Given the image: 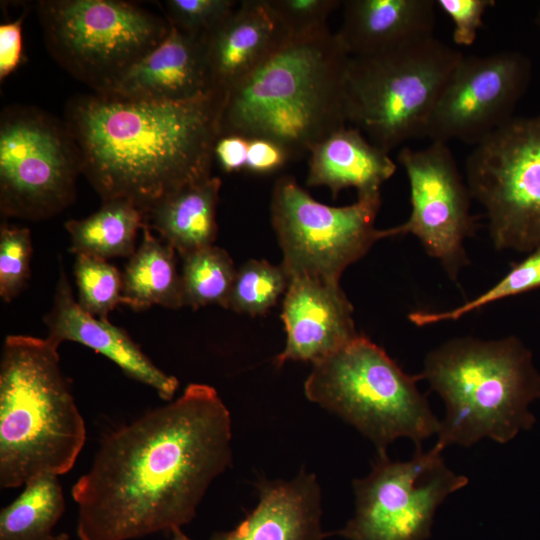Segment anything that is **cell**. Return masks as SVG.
I'll use <instances>...</instances> for the list:
<instances>
[{
  "instance_id": "cell-1",
  "label": "cell",
  "mask_w": 540,
  "mask_h": 540,
  "mask_svg": "<svg viewBox=\"0 0 540 540\" xmlns=\"http://www.w3.org/2000/svg\"><path fill=\"white\" fill-rule=\"evenodd\" d=\"M229 410L217 391L191 383L168 404L101 440L72 487L80 540H131L190 523L232 461Z\"/></svg>"
},
{
  "instance_id": "cell-2",
  "label": "cell",
  "mask_w": 540,
  "mask_h": 540,
  "mask_svg": "<svg viewBox=\"0 0 540 540\" xmlns=\"http://www.w3.org/2000/svg\"><path fill=\"white\" fill-rule=\"evenodd\" d=\"M224 96L151 102L108 94L68 101L64 121L82 174L102 201L126 200L145 214L180 188L210 178Z\"/></svg>"
},
{
  "instance_id": "cell-3",
  "label": "cell",
  "mask_w": 540,
  "mask_h": 540,
  "mask_svg": "<svg viewBox=\"0 0 540 540\" xmlns=\"http://www.w3.org/2000/svg\"><path fill=\"white\" fill-rule=\"evenodd\" d=\"M349 60L350 55L328 27L290 36L225 94L220 136L271 140L281 145L290 159L309 153L347 123Z\"/></svg>"
},
{
  "instance_id": "cell-4",
  "label": "cell",
  "mask_w": 540,
  "mask_h": 540,
  "mask_svg": "<svg viewBox=\"0 0 540 540\" xmlns=\"http://www.w3.org/2000/svg\"><path fill=\"white\" fill-rule=\"evenodd\" d=\"M48 338L6 337L0 361V487L69 472L85 440L84 419Z\"/></svg>"
},
{
  "instance_id": "cell-5",
  "label": "cell",
  "mask_w": 540,
  "mask_h": 540,
  "mask_svg": "<svg viewBox=\"0 0 540 540\" xmlns=\"http://www.w3.org/2000/svg\"><path fill=\"white\" fill-rule=\"evenodd\" d=\"M418 375L445 404L435 443L443 450L484 438L504 444L536 421L529 406L540 398V372L515 336L448 340L428 353Z\"/></svg>"
},
{
  "instance_id": "cell-6",
  "label": "cell",
  "mask_w": 540,
  "mask_h": 540,
  "mask_svg": "<svg viewBox=\"0 0 540 540\" xmlns=\"http://www.w3.org/2000/svg\"><path fill=\"white\" fill-rule=\"evenodd\" d=\"M419 380L359 334L313 364L304 392L308 400L354 426L377 452H384L399 438L421 447L440 430V420L417 387Z\"/></svg>"
},
{
  "instance_id": "cell-7",
  "label": "cell",
  "mask_w": 540,
  "mask_h": 540,
  "mask_svg": "<svg viewBox=\"0 0 540 540\" xmlns=\"http://www.w3.org/2000/svg\"><path fill=\"white\" fill-rule=\"evenodd\" d=\"M463 56L433 34L379 54L350 57L347 122L388 153L425 137L430 116Z\"/></svg>"
},
{
  "instance_id": "cell-8",
  "label": "cell",
  "mask_w": 540,
  "mask_h": 540,
  "mask_svg": "<svg viewBox=\"0 0 540 540\" xmlns=\"http://www.w3.org/2000/svg\"><path fill=\"white\" fill-rule=\"evenodd\" d=\"M37 7L51 55L96 93L108 92L171 28L166 17L121 0H45Z\"/></svg>"
},
{
  "instance_id": "cell-9",
  "label": "cell",
  "mask_w": 540,
  "mask_h": 540,
  "mask_svg": "<svg viewBox=\"0 0 540 540\" xmlns=\"http://www.w3.org/2000/svg\"><path fill=\"white\" fill-rule=\"evenodd\" d=\"M79 147L65 121L31 106L0 117V212L31 221L51 218L75 199Z\"/></svg>"
},
{
  "instance_id": "cell-10",
  "label": "cell",
  "mask_w": 540,
  "mask_h": 540,
  "mask_svg": "<svg viewBox=\"0 0 540 540\" xmlns=\"http://www.w3.org/2000/svg\"><path fill=\"white\" fill-rule=\"evenodd\" d=\"M472 199L485 210L498 250L540 244V113L514 117L475 145L466 160Z\"/></svg>"
},
{
  "instance_id": "cell-11",
  "label": "cell",
  "mask_w": 540,
  "mask_h": 540,
  "mask_svg": "<svg viewBox=\"0 0 540 540\" xmlns=\"http://www.w3.org/2000/svg\"><path fill=\"white\" fill-rule=\"evenodd\" d=\"M380 193L358 196L355 203H320L292 176L273 188L271 220L289 278L309 277L339 283L343 271L382 238L375 227Z\"/></svg>"
},
{
  "instance_id": "cell-12",
  "label": "cell",
  "mask_w": 540,
  "mask_h": 540,
  "mask_svg": "<svg viewBox=\"0 0 540 540\" xmlns=\"http://www.w3.org/2000/svg\"><path fill=\"white\" fill-rule=\"evenodd\" d=\"M439 446L417 447L407 461L378 452L370 473L353 481L354 516L332 532L347 540H427L435 512L468 478L450 470Z\"/></svg>"
},
{
  "instance_id": "cell-13",
  "label": "cell",
  "mask_w": 540,
  "mask_h": 540,
  "mask_svg": "<svg viewBox=\"0 0 540 540\" xmlns=\"http://www.w3.org/2000/svg\"><path fill=\"white\" fill-rule=\"evenodd\" d=\"M410 187L411 213L402 224L382 229V238L412 234L428 255L456 280L468 263L465 240L475 229L471 194L446 143L404 147L398 153Z\"/></svg>"
},
{
  "instance_id": "cell-14",
  "label": "cell",
  "mask_w": 540,
  "mask_h": 540,
  "mask_svg": "<svg viewBox=\"0 0 540 540\" xmlns=\"http://www.w3.org/2000/svg\"><path fill=\"white\" fill-rule=\"evenodd\" d=\"M531 77V61L519 51L463 56L430 116L425 137L479 144L515 117Z\"/></svg>"
},
{
  "instance_id": "cell-15",
  "label": "cell",
  "mask_w": 540,
  "mask_h": 540,
  "mask_svg": "<svg viewBox=\"0 0 540 540\" xmlns=\"http://www.w3.org/2000/svg\"><path fill=\"white\" fill-rule=\"evenodd\" d=\"M281 319L287 338L274 359L277 367L287 361L315 364L359 336L353 306L337 282L291 278Z\"/></svg>"
},
{
  "instance_id": "cell-16",
  "label": "cell",
  "mask_w": 540,
  "mask_h": 540,
  "mask_svg": "<svg viewBox=\"0 0 540 540\" xmlns=\"http://www.w3.org/2000/svg\"><path fill=\"white\" fill-rule=\"evenodd\" d=\"M211 93L204 36L171 25L160 44L101 94L151 102H184Z\"/></svg>"
},
{
  "instance_id": "cell-17",
  "label": "cell",
  "mask_w": 540,
  "mask_h": 540,
  "mask_svg": "<svg viewBox=\"0 0 540 540\" xmlns=\"http://www.w3.org/2000/svg\"><path fill=\"white\" fill-rule=\"evenodd\" d=\"M44 322L48 328L46 338L52 342L60 345L73 341L89 347L114 362L130 378L153 388L162 399H173L179 385L177 378L159 369L124 329L82 309L63 268Z\"/></svg>"
},
{
  "instance_id": "cell-18",
  "label": "cell",
  "mask_w": 540,
  "mask_h": 540,
  "mask_svg": "<svg viewBox=\"0 0 540 540\" xmlns=\"http://www.w3.org/2000/svg\"><path fill=\"white\" fill-rule=\"evenodd\" d=\"M289 38L267 0L241 1L204 36L213 92L225 96Z\"/></svg>"
},
{
  "instance_id": "cell-19",
  "label": "cell",
  "mask_w": 540,
  "mask_h": 540,
  "mask_svg": "<svg viewBox=\"0 0 540 540\" xmlns=\"http://www.w3.org/2000/svg\"><path fill=\"white\" fill-rule=\"evenodd\" d=\"M259 500L232 530L215 532L210 540H323L321 490L313 473L294 479L260 480Z\"/></svg>"
},
{
  "instance_id": "cell-20",
  "label": "cell",
  "mask_w": 540,
  "mask_h": 540,
  "mask_svg": "<svg viewBox=\"0 0 540 540\" xmlns=\"http://www.w3.org/2000/svg\"><path fill=\"white\" fill-rule=\"evenodd\" d=\"M336 33L350 57L379 54L433 35L434 0H345Z\"/></svg>"
},
{
  "instance_id": "cell-21",
  "label": "cell",
  "mask_w": 540,
  "mask_h": 540,
  "mask_svg": "<svg viewBox=\"0 0 540 540\" xmlns=\"http://www.w3.org/2000/svg\"><path fill=\"white\" fill-rule=\"evenodd\" d=\"M308 186H326L334 198L348 187L358 196L380 193L393 176L396 163L355 127H343L309 151Z\"/></svg>"
},
{
  "instance_id": "cell-22",
  "label": "cell",
  "mask_w": 540,
  "mask_h": 540,
  "mask_svg": "<svg viewBox=\"0 0 540 540\" xmlns=\"http://www.w3.org/2000/svg\"><path fill=\"white\" fill-rule=\"evenodd\" d=\"M221 179L186 185L156 203L146 213V225L181 258L212 246L217 236L216 207Z\"/></svg>"
},
{
  "instance_id": "cell-23",
  "label": "cell",
  "mask_w": 540,
  "mask_h": 540,
  "mask_svg": "<svg viewBox=\"0 0 540 540\" xmlns=\"http://www.w3.org/2000/svg\"><path fill=\"white\" fill-rule=\"evenodd\" d=\"M176 251L145 225L142 240L122 273L123 304L134 310L153 305L169 309L184 306Z\"/></svg>"
},
{
  "instance_id": "cell-24",
  "label": "cell",
  "mask_w": 540,
  "mask_h": 540,
  "mask_svg": "<svg viewBox=\"0 0 540 540\" xmlns=\"http://www.w3.org/2000/svg\"><path fill=\"white\" fill-rule=\"evenodd\" d=\"M146 225V214L129 201H102L99 210L80 220H69V251L104 260L131 257L136 250L139 230Z\"/></svg>"
},
{
  "instance_id": "cell-25",
  "label": "cell",
  "mask_w": 540,
  "mask_h": 540,
  "mask_svg": "<svg viewBox=\"0 0 540 540\" xmlns=\"http://www.w3.org/2000/svg\"><path fill=\"white\" fill-rule=\"evenodd\" d=\"M0 513V540H45L65 510L59 476L40 474Z\"/></svg>"
},
{
  "instance_id": "cell-26",
  "label": "cell",
  "mask_w": 540,
  "mask_h": 540,
  "mask_svg": "<svg viewBox=\"0 0 540 540\" xmlns=\"http://www.w3.org/2000/svg\"><path fill=\"white\" fill-rule=\"evenodd\" d=\"M236 271L228 252L214 245L182 257L184 306L196 310L217 304L225 308Z\"/></svg>"
},
{
  "instance_id": "cell-27",
  "label": "cell",
  "mask_w": 540,
  "mask_h": 540,
  "mask_svg": "<svg viewBox=\"0 0 540 540\" xmlns=\"http://www.w3.org/2000/svg\"><path fill=\"white\" fill-rule=\"evenodd\" d=\"M289 283L282 265L250 260L236 271L225 308L251 316L263 315L285 295Z\"/></svg>"
},
{
  "instance_id": "cell-28",
  "label": "cell",
  "mask_w": 540,
  "mask_h": 540,
  "mask_svg": "<svg viewBox=\"0 0 540 540\" xmlns=\"http://www.w3.org/2000/svg\"><path fill=\"white\" fill-rule=\"evenodd\" d=\"M540 288V244L526 258L515 264L496 284L479 296L455 308L444 311H414L408 315L416 326L455 321L501 299Z\"/></svg>"
},
{
  "instance_id": "cell-29",
  "label": "cell",
  "mask_w": 540,
  "mask_h": 540,
  "mask_svg": "<svg viewBox=\"0 0 540 540\" xmlns=\"http://www.w3.org/2000/svg\"><path fill=\"white\" fill-rule=\"evenodd\" d=\"M78 304L91 315L108 319L109 313L123 304L122 273L108 260L79 254L74 264Z\"/></svg>"
},
{
  "instance_id": "cell-30",
  "label": "cell",
  "mask_w": 540,
  "mask_h": 540,
  "mask_svg": "<svg viewBox=\"0 0 540 540\" xmlns=\"http://www.w3.org/2000/svg\"><path fill=\"white\" fill-rule=\"evenodd\" d=\"M32 241L25 227H0V296L11 302L25 288L30 277Z\"/></svg>"
},
{
  "instance_id": "cell-31",
  "label": "cell",
  "mask_w": 540,
  "mask_h": 540,
  "mask_svg": "<svg viewBox=\"0 0 540 540\" xmlns=\"http://www.w3.org/2000/svg\"><path fill=\"white\" fill-rule=\"evenodd\" d=\"M165 17L181 31L205 36L238 5L234 0H166Z\"/></svg>"
},
{
  "instance_id": "cell-32",
  "label": "cell",
  "mask_w": 540,
  "mask_h": 540,
  "mask_svg": "<svg viewBox=\"0 0 540 540\" xmlns=\"http://www.w3.org/2000/svg\"><path fill=\"white\" fill-rule=\"evenodd\" d=\"M290 36L317 32L327 26L329 15L342 5L340 0H267Z\"/></svg>"
},
{
  "instance_id": "cell-33",
  "label": "cell",
  "mask_w": 540,
  "mask_h": 540,
  "mask_svg": "<svg viewBox=\"0 0 540 540\" xmlns=\"http://www.w3.org/2000/svg\"><path fill=\"white\" fill-rule=\"evenodd\" d=\"M494 0H437L438 6L454 24L453 41L457 45L471 46L482 26L485 12L495 5Z\"/></svg>"
},
{
  "instance_id": "cell-34",
  "label": "cell",
  "mask_w": 540,
  "mask_h": 540,
  "mask_svg": "<svg viewBox=\"0 0 540 540\" xmlns=\"http://www.w3.org/2000/svg\"><path fill=\"white\" fill-rule=\"evenodd\" d=\"M246 169L253 173H270L282 167L290 157L286 150L274 141L248 138Z\"/></svg>"
},
{
  "instance_id": "cell-35",
  "label": "cell",
  "mask_w": 540,
  "mask_h": 540,
  "mask_svg": "<svg viewBox=\"0 0 540 540\" xmlns=\"http://www.w3.org/2000/svg\"><path fill=\"white\" fill-rule=\"evenodd\" d=\"M26 13L0 25V80L8 77L22 61V24Z\"/></svg>"
},
{
  "instance_id": "cell-36",
  "label": "cell",
  "mask_w": 540,
  "mask_h": 540,
  "mask_svg": "<svg viewBox=\"0 0 540 540\" xmlns=\"http://www.w3.org/2000/svg\"><path fill=\"white\" fill-rule=\"evenodd\" d=\"M249 139L239 135L220 136L214 147V157L227 173L246 169Z\"/></svg>"
},
{
  "instance_id": "cell-37",
  "label": "cell",
  "mask_w": 540,
  "mask_h": 540,
  "mask_svg": "<svg viewBox=\"0 0 540 540\" xmlns=\"http://www.w3.org/2000/svg\"><path fill=\"white\" fill-rule=\"evenodd\" d=\"M172 537L170 540H192L188 537L182 529H176L171 533Z\"/></svg>"
},
{
  "instance_id": "cell-38",
  "label": "cell",
  "mask_w": 540,
  "mask_h": 540,
  "mask_svg": "<svg viewBox=\"0 0 540 540\" xmlns=\"http://www.w3.org/2000/svg\"><path fill=\"white\" fill-rule=\"evenodd\" d=\"M45 540H70V537L66 533H60V534H52L50 537H48Z\"/></svg>"
},
{
  "instance_id": "cell-39",
  "label": "cell",
  "mask_w": 540,
  "mask_h": 540,
  "mask_svg": "<svg viewBox=\"0 0 540 540\" xmlns=\"http://www.w3.org/2000/svg\"><path fill=\"white\" fill-rule=\"evenodd\" d=\"M535 23L538 26V28L540 29V6H539V8L537 10V13H536Z\"/></svg>"
}]
</instances>
